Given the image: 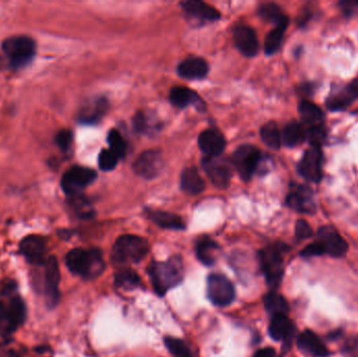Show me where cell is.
<instances>
[{"label": "cell", "mask_w": 358, "mask_h": 357, "mask_svg": "<svg viewBox=\"0 0 358 357\" xmlns=\"http://www.w3.org/2000/svg\"><path fill=\"white\" fill-rule=\"evenodd\" d=\"M294 330L296 327L294 322L288 318L287 314L273 316L268 327L269 335L278 342L292 341Z\"/></svg>", "instance_id": "obj_21"}, {"label": "cell", "mask_w": 358, "mask_h": 357, "mask_svg": "<svg viewBox=\"0 0 358 357\" xmlns=\"http://www.w3.org/2000/svg\"><path fill=\"white\" fill-rule=\"evenodd\" d=\"M306 140V129L302 124L292 121L288 123L282 133V142L287 147H296Z\"/></svg>", "instance_id": "obj_27"}, {"label": "cell", "mask_w": 358, "mask_h": 357, "mask_svg": "<svg viewBox=\"0 0 358 357\" xmlns=\"http://www.w3.org/2000/svg\"><path fill=\"white\" fill-rule=\"evenodd\" d=\"M149 276L155 291L159 296L178 286L183 279V263L179 256L165 262H152L148 268Z\"/></svg>", "instance_id": "obj_2"}, {"label": "cell", "mask_w": 358, "mask_h": 357, "mask_svg": "<svg viewBox=\"0 0 358 357\" xmlns=\"http://www.w3.org/2000/svg\"><path fill=\"white\" fill-rule=\"evenodd\" d=\"M198 144L202 152L208 156L217 157L225 148V140L220 132L215 129H208L202 132L198 138Z\"/></svg>", "instance_id": "obj_20"}, {"label": "cell", "mask_w": 358, "mask_h": 357, "mask_svg": "<svg viewBox=\"0 0 358 357\" xmlns=\"http://www.w3.org/2000/svg\"><path fill=\"white\" fill-rule=\"evenodd\" d=\"M60 268L58 260L54 256L46 258L43 264V281H42V293L45 298L46 305L55 307L60 299Z\"/></svg>", "instance_id": "obj_6"}, {"label": "cell", "mask_w": 358, "mask_h": 357, "mask_svg": "<svg viewBox=\"0 0 358 357\" xmlns=\"http://www.w3.org/2000/svg\"><path fill=\"white\" fill-rule=\"evenodd\" d=\"M206 293L213 304L220 307L229 305L235 300V287L233 283L221 274H212L206 282Z\"/></svg>", "instance_id": "obj_7"}, {"label": "cell", "mask_w": 358, "mask_h": 357, "mask_svg": "<svg viewBox=\"0 0 358 357\" xmlns=\"http://www.w3.org/2000/svg\"><path fill=\"white\" fill-rule=\"evenodd\" d=\"M340 6L347 16H352L358 13V1H342Z\"/></svg>", "instance_id": "obj_43"}, {"label": "cell", "mask_w": 358, "mask_h": 357, "mask_svg": "<svg viewBox=\"0 0 358 357\" xmlns=\"http://www.w3.org/2000/svg\"><path fill=\"white\" fill-rule=\"evenodd\" d=\"M204 171L215 186L220 189L227 188L231 182V171L229 165L217 157L206 156L203 159Z\"/></svg>", "instance_id": "obj_16"}, {"label": "cell", "mask_w": 358, "mask_h": 357, "mask_svg": "<svg viewBox=\"0 0 358 357\" xmlns=\"http://www.w3.org/2000/svg\"><path fill=\"white\" fill-rule=\"evenodd\" d=\"M288 247L283 243H275L261 249L259 253L261 268L269 286L278 287L283 279L284 255Z\"/></svg>", "instance_id": "obj_4"}, {"label": "cell", "mask_w": 358, "mask_h": 357, "mask_svg": "<svg viewBox=\"0 0 358 357\" xmlns=\"http://www.w3.org/2000/svg\"><path fill=\"white\" fill-rule=\"evenodd\" d=\"M254 357H277V354H275V349L268 347L259 350L255 354Z\"/></svg>", "instance_id": "obj_45"}, {"label": "cell", "mask_w": 358, "mask_h": 357, "mask_svg": "<svg viewBox=\"0 0 358 357\" xmlns=\"http://www.w3.org/2000/svg\"><path fill=\"white\" fill-rule=\"evenodd\" d=\"M299 112L306 127H313L324 124V112L317 105L310 101H302L299 105Z\"/></svg>", "instance_id": "obj_25"}, {"label": "cell", "mask_w": 358, "mask_h": 357, "mask_svg": "<svg viewBox=\"0 0 358 357\" xmlns=\"http://www.w3.org/2000/svg\"><path fill=\"white\" fill-rule=\"evenodd\" d=\"M180 184L185 192L192 195L200 194L206 188L201 175L194 168H189L183 171L181 174Z\"/></svg>", "instance_id": "obj_26"}, {"label": "cell", "mask_w": 358, "mask_h": 357, "mask_svg": "<svg viewBox=\"0 0 358 357\" xmlns=\"http://www.w3.org/2000/svg\"><path fill=\"white\" fill-rule=\"evenodd\" d=\"M208 71V65L203 59H187L179 64L178 73L185 79H202Z\"/></svg>", "instance_id": "obj_23"}, {"label": "cell", "mask_w": 358, "mask_h": 357, "mask_svg": "<svg viewBox=\"0 0 358 357\" xmlns=\"http://www.w3.org/2000/svg\"><path fill=\"white\" fill-rule=\"evenodd\" d=\"M289 19L280 23L275 27V29H271L265 39L264 50L267 54H273L278 52L280 46H281L282 41H283L284 34L287 29Z\"/></svg>", "instance_id": "obj_29"}, {"label": "cell", "mask_w": 358, "mask_h": 357, "mask_svg": "<svg viewBox=\"0 0 358 357\" xmlns=\"http://www.w3.org/2000/svg\"><path fill=\"white\" fill-rule=\"evenodd\" d=\"M25 316H27V308H25L24 302L21 298H12L6 305V320L1 326L3 333L10 335L16 331L24 323Z\"/></svg>", "instance_id": "obj_17"}, {"label": "cell", "mask_w": 358, "mask_h": 357, "mask_svg": "<svg viewBox=\"0 0 358 357\" xmlns=\"http://www.w3.org/2000/svg\"><path fill=\"white\" fill-rule=\"evenodd\" d=\"M264 305L267 312L271 316H279V314H287L289 312V306L287 301L284 299L283 296L280 293L271 291L267 293L264 298Z\"/></svg>", "instance_id": "obj_31"}, {"label": "cell", "mask_w": 358, "mask_h": 357, "mask_svg": "<svg viewBox=\"0 0 358 357\" xmlns=\"http://www.w3.org/2000/svg\"><path fill=\"white\" fill-rule=\"evenodd\" d=\"M261 152L252 145H243L235 151L233 163L243 180H250L258 168Z\"/></svg>", "instance_id": "obj_11"}, {"label": "cell", "mask_w": 358, "mask_h": 357, "mask_svg": "<svg viewBox=\"0 0 358 357\" xmlns=\"http://www.w3.org/2000/svg\"><path fill=\"white\" fill-rule=\"evenodd\" d=\"M165 345L168 350L176 357H192L189 347L182 340L168 337L165 339Z\"/></svg>", "instance_id": "obj_38"}, {"label": "cell", "mask_w": 358, "mask_h": 357, "mask_svg": "<svg viewBox=\"0 0 358 357\" xmlns=\"http://www.w3.org/2000/svg\"><path fill=\"white\" fill-rule=\"evenodd\" d=\"M219 251H220L219 245L208 237L200 239L196 247L198 260L206 266L213 265L216 262Z\"/></svg>", "instance_id": "obj_24"}, {"label": "cell", "mask_w": 358, "mask_h": 357, "mask_svg": "<svg viewBox=\"0 0 358 357\" xmlns=\"http://www.w3.org/2000/svg\"><path fill=\"white\" fill-rule=\"evenodd\" d=\"M150 218L155 224L168 230H183L185 222L180 217L168 212L155 211L150 214Z\"/></svg>", "instance_id": "obj_30"}, {"label": "cell", "mask_w": 358, "mask_h": 357, "mask_svg": "<svg viewBox=\"0 0 358 357\" xmlns=\"http://www.w3.org/2000/svg\"><path fill=\"white\" fill-rule=\"evenodd\" d=\"M344 352L348 356L358 357V337L350 339L344 346Z\"/></svg>", "instance_id": "obj_44"}, {"label": "cell", "mask_w": 358, "mask_h": 357, "mask_svg": "<svg viewBox=\"0 0 358 357\" xmlns=\"http://www.w3.org/2000/svg\"><path fill=\"white\" fill-rule=\"evenodd\" d=\"M149 252V245L142 237L124 235L115 241L111 260L115 265H127L142 261Z\"/></svg>", "instance_id": "obj_3"}, {"label": "cell", "mask_w": 358, "mask_h": 357, "mask_svg": "<svg viewBox=\"0 0 358 357\" xmlns=\"http://www.w3.org/2000/svg\"><path fill=\"white\" fill-rule=\"evenodd\" d=\"M71 205L75 213L82 219H90L94 217V210L84 197H81L80 195L71 197Z\"/></svg>", "instance_id": "obj_36"}, {"label": "cell", "mask_w": 358, "mask_h": 357, "mask_svg": "<svg viewBox=\"0 0 358 357\" xmlns=\"http://www.w3.org/2000/svg\"><path fill=\"white\" fill-rule=\"evenodd\" d=\"M2 50L15 68L27 66L36 54V42L27 36H13L4 40Z\"/></svg>", "instance_id": "obj_5"}, {"label": "cell", "mask_w": 358, "mask_h": 357, "mask_svg": "<svg viewBox=\"0 0 358 357\" xmlns=\"http://www.w3.org/2000/svg\"><path fill=\"white\" fill-rule=\"evenodd\" d=\"M170 101L174 106L179 107V108L200 103L198 94L187 87H174L170 92Z\"/></svg>", "instance_id": "obj_28"}, {"label": "cell", "mask_w": 358, "mask_h": 357, "mask_svg": "<svg viewBox=\"0 0 358 357\" xmlns=\"http://www.w3.org/2000/svg\"><path fill=\"white\" fill-rule=\"evenodd\" d=\"M66 266L73 274L87 280L98 278L105 270L103 255L98 249H75L65 258Z\"/></svg>", "instance_id": "obj_1"}, {"label": "cell", "mask_w": 358, "mask_h": 357, "mask_svg": "<svg viewBox=\"0 0 358 357\" xmlns=\"http://www.w3.org/2000/svg\"><path fill=\"white\" fill-rule=\"evenodd\" d=\"M313 235V228L306 220L300 219L296 224V237L298 240H305Z\"/></svg>", "instance_id": "obj_40"}, {"label": "cell", "mask_w": 358, "mask_h": 357, "mask_svg": "<svg viewBox=\"0 0 358 357\" xmlns=\"http://www.w3.org/2000/svg\"><path fill=\"white\" fill-rule=\"evenodd\" d=\"M119 157L111 150H102L99 155V166L104 171H110L117 166Z\"/></svg>", "instance_id": "obj_39"}, {"label": "cell", "mask_w": 358, "mask_h": 357, "mask_svg": "<svg viewBox=\"0 0 358 357\" xmlns=\"http://www.w3.org/2000/svg\"><path fill=\"white\" fill-rule=\"evenodd\" d=\"M106 101H96L94 105L85 107L82 109L81 115H80V121L84 124H94L101 119L106 110Z\"/></svg>", "instance_id": "obj_34"}, {"label": "cell", "mask_w": 358, "mask_h": 357, "mask_svg": "<svg viewBox=\"0 0 358 357\" xmlns=\"http://www.w3.org/2000/svg\"><path fill=\"white\" fill-rule=\"evenodd\" d=\"M163 169V157L159 151H145L136 159L134 170L141 177L152 180L161 173Z\"/></svg>", "instance_id": "obj_14"}, {"label": "cell", "mask_w": 358, "mask_h": 357, "mask_svg": "<svg viewBox=\"0 0 358 357\" xmlns=\"http://www.w3.org/2000/svg\"><path fill=\"white\" fill-rule=\"evenodd\" d=\"M181 6L187 15L193 16L194 18L208 21H214L220 18V13L216 8L199 0H187L181 2Z\"/></svg>", "instance_id": "obj_22"}, {"label": "cell", "mask_w": 358, "mask_h": 357, "mask_svg": "<svg viewBox=\"0 0 358 357\" xmlns=\"http://www.w3.org/2000/svg\"><path fill=\"white\" fill-rule=\"evenodd\" d=\"M358 99V79L346 85L332 88L326 100V106L330 111H342L348 108Z\"/></svg>", "instance_id": "obj_12"}, {"label": "cell", "mask_w": 358, "mask_h": 357, "mask_svg": "<svg viewBox=\"0 0 358 357\" xmlns=\"http://www.w3.org/2000/svg\"><path fill=\"white\" fill-rule=\"evenodd\" d=\"M261 138L269 148L279 150L282 144V136L275 122H269L261 128Z\"/></svg>", "instance_id": "obj_32"}, {"label": "cell", "mask_w": 358, "mask_h": 357, "mask_svg": "<svg viewBox=\"0 0 358 357\" xmlns=\"http://www.w3.org/2000/svg\"><path fill=\"white\" fill-rule=\"evenodd\" d=\"M259 15L261 18L268 22H273L275 25L288 20V17L284 15L281 8L275 3H265L261 6L259 8Z\"/></svg>", "instance_id": "obj_35"}, {"label": "cell", "mask_w": 358, "mask_h": 357, "mask_svg": "<svg viewBox=\"0 0 358 357\" xmlns=\"http://www.w3.org/2000/svg\"><path fill=\"white\" fill-rule=\"evenodd\" d=\"M299 349L303 354L313 357H328L330 356V351L326 347L324 342L313 333L311 330H305L304 333L299 335L298 341Z\"/></svg>", "instance_id": "obj_19"}, {"label": "cell", "mask_w": 358, "mask_h": 357, "mask_svg": "<svg viewBox=\"0 0 358 357\" xmlns=\"http://www.w3.org/2000/svg\"><path fill=\"white\" fill-rule=\"evenodd\" d=\"M234 41L238 50L246 57L256 56L259 50L258 38L252 27L239 25L234 31Z\"/></svg>", "instance_id": "obj_18"}, {"label": "cell", "mask_w": 358, "mask_h": 357, "mask_svg": "<svg viewBox=\"0 0 358 357\" xmlns=\"http://www.w3.org/2000/svg\"><path fill=\"white\" fill-rule=\"evenodd\" d=\"M317 241L321 245L324 254L331 257L343 258L348 253V243L334 226H324L320 228Z\"/></svg>", "instance_id": "obj_9"}, {"label": "cell", "mask_w": 358, "mask_h": 357, "mask_svg": "<svg viewBox=\"0 0 358 357\" xmlns=\"http://www.w3.org/2000/svg\"><path fill=\"white\" fill-rule=\"evenodd\" d=\"M19 249L25 259L34 265H43L45 262L46 243L42 237L37 235L25 237Z\"/></svg>", "instance_id": "obj_15"}, {"label": "cell", "mask_w": 358, "mask_h": 357, "mask_svg": "<svg viewBox=\"0 0 358 357\" xmlns=\"http://www.w3.org/2000/svg\"><path fill=\"white\" fill-rule=\"evenodd\" d=\"M286 203L290 209L298 213L315 214L317 212V203L313 190L304 184H294L292 187Z\"/></svg>", "instance_id": "obj_13"}, {"label": "cell", "mask_w": 358, "mask_h": 357, "mask_svg": "<svg viewBox=\"0 0 358 357\" xmlns=\"http://www.w3.org/2000/svg\"><path fill=\"white\" fill-rule=\"evenodd\" d=\"M6 305L3 303H0V327L3 325L4 320H6Z\"/></svg>", "instance_id": "obj_46"}, {"label": "cell", "mask_w": 358, "mask_h": 357, "mask_svg": "<svg viewBox=\"0 0 358 357\" xmlns=\"http://www.w3.org/2000/svg\"><path fill=\"white\" fill-rule=\"evenodd\" d=\"M323 163L324 155L321 147H311L299 163V173L308 182H320L323 178Z\"/></svg>", "instance_id": "obj_10"}, {"label": "cell", "mask_w": 358, "mask_h": 357, "mask_svg": "<svg viewBox=\"0 0 358 357\" xmlns=\"http://www.w3.org/2000/svg\"><path fill=\"white\" fill-rule=\"evenodd\" d=\"M73 142V133L69 130H62L56 136V144L61 150L66 151Z\"/></svg>", "instance_id": "obj_41"}, {"label": "cell", "mask_w": 358, "mask_h": 357, "mask_svg": "<svg viewBox=\"0 0 358 357\" xmlns=\"http://www.w3.org/2000/svg\"><path fill=\"white\" fill-rule=\"evenodd\" d=\"M0 357H20V356L13 350H8V351L0 352Z\"/></svg>", "instance_id": "obj_47"}, {"label": "cell", "mask_w": 358, "mask_h": 357, "mask_svg": "<svg viewBox=\"0 0 358 357\" xmlns=\"http://www.w3.org/2000/svg\"><path fill=\"white\" fill-rule=\"evenodd\" d=\"M107 140H108L109 147H110L109 150L113 151L119 159L125 156L126 152H127V145H126L125 140L117 130H111Z\"/></svg>", "instance_id": "obj_37"}, {"label": "cell", "mask_w": 358, "mask_h": 357, "mask_svg": "<svg viewBox=\"0 0 358 357\" xmlns=\"http://www.w3.org/2000/svg\"><path fill=\"white\" fill-rule=\"evenodd\" d=\"M325 255L324 254L323 249H322L321 245L317 241L310 243L307 245L302 252H301V256L304 258L317 257V256Z\"/></svg>", "instance_id": "obj_42"}, {"label": "cell", "mask_w": 358, "mask_h": 357, "mask_svg": "<svg viewBox=\"0 0 358 357\" xmlns=\"http://www.w3.org/2000/svg\"><path fill=\"white\" fill-rule=\"evenodd\" d=\"M96 178L94 170L85 167H73L65 172L61 182L63 191L69 196H77Z\"/></svg>", "instance_id": "obj_8"}, {"label": "cell", "mask_w": 358, "mask_h": 357, "mask_svg": "<svg viewBox=\"0 0 358 357\" xmlns=\"http://www.w3.org/2000/svg\"><path fill=\"white\" fill-rule=\"evenodd\" d=\"M141 278L134 270L124 268L115 275V285L120 289L131 291L140 286Z\"/></svg>", "instance_id": "obj_33"}]
</instances>
